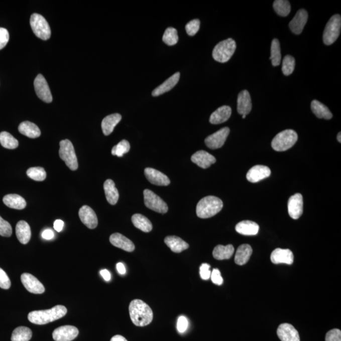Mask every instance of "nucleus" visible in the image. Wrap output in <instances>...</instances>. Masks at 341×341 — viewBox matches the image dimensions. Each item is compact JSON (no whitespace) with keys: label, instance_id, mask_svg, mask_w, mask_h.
<instances>
[{"label":"nucleus","instance_id":"nucleus-55","mask_svg":"<svg viewBox=\"0 0 341 341\" xmlns=\"http://www.w3.org/2000/svg\"><path fill=\"white\" fill-rule=\"evenodd\" d=\"M100 274L105 281L111 280V274H110V272L107 269L101 270L100 271Z\"/></svg>","mask_w":341,"mask_h":341},{"label":"nucleus","instance_id":"nucleus-23","mask_svg":"<svg viewBox=\"0 0 341 341\" xmlns=\"http://www.w3.org/2000/svg\"><path fill=\"white\" fill-rule=\"evenodd\" d=\"M237 110L240 115H247L251 111L252 104L251 97L248 90H243L238 96Z\"/></svg>","mask_w":341,"mask_h":341},{"label":"nucleus","instance_id":"nucleus-14","mask_svg":"<svg viewBox=\"0 0 341 341\" xmlns=\"http://www.w3.org/2000/svg\"><path fill=\"white\" fill-rule=\"evenodd\" d=\"M21 281L27 290L31 293L42 294L45 291L43 284L33 275L29 273L22 274Z\"/></svg>","mask_w":341,"mask_h":341},{"label":"nucleus","instance_id":"nucleus-45","mask_svg":"<svg viewBox=\"0 0 341 341\" xmlns=\"http://www.w3.org/2000/svg\"><path fill=\"white\" fill-rule=\"evenodd\" d=\"M200 26V22L198 19H194L193 21L189 22L185 26L186 33L189 36H195L199 30Z\"/></svg>","mask_w":341,"mask_h":341},{"label":"nucleus","instance_id":"nucleus-1","mask_svg":"<svg viewBox=\"0 0 341 341\" xmlns=\"http://www.w3.org/2000/svg\"><path fill=\"white\" fill-rule=\"evenodd\" d=\"M129 313L132 322L138 327L150 324L153 320V312L150 306L141 300H134L129 305Z\"/></svg>","mask_w":341,"mask_h":341},{"label":"nucleus","instance_id":"nucleus-29","mask_svg":"<svg viewBox=\"0 0 341 341\" xmlns=\"http://www.w3.org/2000/svg\"><path fill=\"white\" fill-rule=\"evenodd\" d=\"M167 246L175 253H181L189 248V245L180 237L176 236H169L164 239Z\"/></svg>","mask_w":341,"mask_h":341},{"label":"nucleus","instance_id":"nucleus-41","mask_svg":"<svg viewBox=\"0 0 341 341\" xmlns=\"http://www.w3.org/2000/svg\"><path fill=\"white\" fill-rule=\"evenodd\" d=\"M163 41L167 45H175L178 41L177 30L173 28L167 29L164 33Z\"/></svg>","mask_w":341,"mask_h":341},{"label":"nucleus","instance_id":"nucleus-10","mask_svg":"<svg viewBox=\"0 0 341 341\" xmlns=\"http://www.w3.org/2000/svg\"><path fill=\"white\" fill-rule=\"evenodd\" d=\"M34 85L36 94L39 99L47 103L52 102L53 97L50 87H49L47 81L46 80L43 75L39 74L37 76L35 80H34Z\"/></svg>","mask_w":341,"mask_h":341},{"label":"nucleus","instance_id":"nucleus-12","mask_svg":"<svg viewBox=\"0 0 341 341\" xmlns=\"http://www.w3.org/2000/svg\"><path fill=\"white\" fill-rule=\"evenodd\" d=\"M78 332L74 326L64 325L53 331V337L55 341H72L77 337Z\"/></svg>","mask_w":341,"mask_h":341},{"label":"nucleus","instance_id":"nucleus-5","mask_svg":"<svg viewBox=\"0 0 341 341\" xmlns=\"http://www.w3.org/2000/svg\"><path fill=\"white\" fill-rule=\"evenodd\" d=\"M236 48V42L232 38L220 42L213 50V58L219 63L227 62L234 55Z\"/></svg>","mask_w":341,"mask_h":341},{"label":"nucleus","instance_id":"nucleus-11","mask_svg":"<svg viewBox=\"0 0 341 341\" xmlns=\"http://www.w3.org/2000/svg\"><path fill=\"white\" fill-rule=\"evenodd\" d=\"M230 130L229 128L224 127L215 133L210 135L205 140V143L208 148L211 149H219L224 146L225 141L229 136Z\"/></svg>","mask_w":341,"mask_h":341},{"label":"nucleus","instance_id":"nucleus-15","mask_svg":"<svg viewBox=\"0 0 341 341\" xmlns=\"http://www.w3.org/2000/svg\"><path fill=\"white\" fill-rule=\"evenodd\" d=\"M308 15L307 12L304 9H301L297 12L294 18L289 24L292 33L299 35L303 30L306 23H307Z\"/></svg>","mask_w":341,"mask_h":341},{"label":"nucleus","instance_id":"nucleus-35","mask_svg":"<svg viewBox=\"0 0 341 341\" xmlns=\"http://www.w3.org/2000/svg\"><path fill=\"white\" fill-rule=\"evenodd\" d=\"M235 249L232 245H228L226 246L217 245L213 250V257L218 261L230 259L234 254Z\"/></svg>","mask_w":341,"mask_h":341},{"label":"nucleus","instance_id":"nucleus-43","mask_svg":"<svg viewBox=\"0 0 341 341\" xmlns=\"http://www.w3.org/2000/svg\"><path fill=\"white\" fill-rule=\"evenodd\" d=\"M131 149V145L126 140H123L112 149L111 154L113 156L123 157L124 154L129 153Z\"/></svg>","mask_w":341,"mask_h":341},{"label":"nucleus","instance_id":"nucleus-18","mask_svg":"<svg viewBox=\"0 0 341 341\" xmlns=\"http://www.w3.org/2000/svg\"><path fill=\"white\" fill-rule=\"evenodd\" d=\"M277 334L281 341H300L298 331L289 323H282L279 325Z\"/></svg>","mask_w":341,"mask_h":341},{"label":"nucleus","instance_id":"nucleus-17","mask_svg":"<svg viewBox=\"0 0 341 341\" xmlns=\"http://www.w3.org/2000/svg\"><path fill=\"white\" fill-rule=\"evenodd\" d=\"M271 171L268 167L256 165L252 167L247 174V180L252 183H257L269 177Z\"/></svg>","mask_w":341,"mask_h":341},{"label":"nucleus","instance_id":"nucleus-51","mask_svg":"<svg viewBox=\"0 0 341 341\" xmlns=\"http://www.w3.org/2000/svg\"><path fill=\"white\" fill-rule=\"evenodd\" d=\"M210 265L203 264L200 267V275L203 280H208L210 278L211 272L210 271Z\"/></svg>","mask_w":341,"mask_h":341},{"label":"nucleus","instance_id":"nucleus-58","mask_svg":"<svg viewBox=\"0 0 341 341\" xmlns=\"http://www.w3.org/2000/svg\"><path fill=\"white\" fill-rule=\"evenodd\" d=\"M340 137H341V133H340V132H339V133L338 134L337 137V141H338V142H339V143H340V142H341V138H340Z\"/></svg>","mask_w":341,"mask_h":341},{"label":"nucleus","instance_id":"nucleus-13","mask_svg":"<svg viewBox=\"0 0 341 341\" xmlns=\"http://www.w3.org/2000/svg\"><path fill=\"white\" fill-rule=\"evenodd\" d=\"M288 213L293 219H298L303 212V200L300 193L291 196L288 203Z\"/></svg>","mask_w":341,"mask_h":341},{"label":"nucleus","instance_id":"nucleus-20","mask_svg":"<svg viewBox=\"0 0 341 341\" xmlns=\"http://www.w3.org/2000/svg\"><path fill=\"white\" fill-rule=\"evenodd\" d=\"M271 260L274 264L291 265L293 263L294 255L290 250L277 249L272 252Z\"/></svg>","mask_w":341,"mask_h":341},{"label":"nucleus","instance_id":"nucleus-19","mask_svg":"<svg viewBox=\"0 0 341 341\" xmlns=\"http://www.w3.org/2000/svg\"><path fill=\"white\" fill-rule=\"evenodd\" d=\"M144 173L147 180L153 185L168 186L170 184L168 176L155 169L147 168L145 169Z\"/></svg>","mask_w":341,"mask_h":341},{"label":"nucleus","instance_id":"nucleus-59","mask_svg":"<svg viewBox=\"0 0 341 341\" xmlns=\"http://www.w3.org/2000/svg\"><path fill=\"white\" fill-rule=\"evenodd\" d=\"M246 117H247L246 115H242V118H243V119H245V118H246Z\"/></svg>","mask_w":341,"mask_h":341},{"label":"nucleus","instance_id":"nucleus-31","mask_svg":"<svg viewBox=\"0 0 341 341\" xmlns=\"http://www.w3.org/2000/svg\"><path fill=\"white\" fill-rule=\"evenodd\" d=\"M253 250L249 245H240L235 255V262L239 266H243L249 262L252 254Z\"/></svg>","mask_w":341,"mask_h":341},{"label":"nucleus","instance_id":"nucleus-46","mask_svg":"<svg viewBox=\"0 0 341 341\" xmlns=\"http://www.w3.org/2000/svg\"><path fill=\"white\" fill-rule=\"evenodd\" d=\"M12 234L11 224L0 216V235L4 237H10Z\"/></svg>","mask_w":341,"mask_h":341},{"label":"nucleus","instance_id":"nucleus-56","mask_svg":"<svg viewBox=\"0 0 341 341\" xmlns=\"http://www.w3.org/2000/svg\"><path fill=\"white\" fill-rule=\"evenodd\" d=\"M117 269L118 272H119L120 274L123 275L126 273V269H125L124 264L121 263V262H119V263L117 264Z\"/></svg>","mask_w":341,"mask_h":341},{"label":"nucleus","instance_id":"nucleus-26","mask_svg":"<svg viewBox=\"0 0 341 341\" xmlns=\"http://www.w3.org/2000/svg\"><path fill=\"white\" fill-rule=\"evenodd\" d=\"M180 73L179 72L175 73L173 75L169 77L165 82L162 83L159 87L156 88L153 90L152 95L153 96H159V95L163 94L164 93L169 91L173 89L174 87L177 84L179 80H180Z\"/></svg>","mask_w":341,"mask_h":341},{"label":"nucleus","instance_id":"nucleus-39","mask_svg":"<svg viewBox=\"0 0 341 341\" xmlns=\"http://www.w3.org/2000/svg\"><path fill=\"white\" fill-rule=\"evenodd\" d=\"M0 144L5 148L8 149H15L19 146L18 141L7 132L0 133Z\"/></svg>","mask_w":341,"mask_h":341},{"label":"nucleus","instance_id":"nucleus-28","mask_svg":"<svg viewBox=\"0 0 341 341\" xmlns=\"http://www.w3.org/2000/svg\"><path fill=\"white\" fill-rule=\"evenodd\" d=\"M122 116L119 113L109 115L103 119L101 127L103 134L109 136L113 132L115 127L121 121Z\"/></svg>","mask_w":341,"mask_h":341},{"label":"nucleus","instance_id":"nucleus-50","mask_svg":"<svg viewBox=\"0 0 341 341\" xmlns=\"http://www.w3.org/2000/svg\"><path fill=\"white\" fill-rule=\"evenodd\" d=\"M210 278L213 283L216 284V285L218 286L222 285L223 283V279L221 275H220L219 269H213L212 272H211Z\"/></svg>","mask_w":341,"mask_h":341},{"label":"nucleus","instance_id":"nucleus-16","mask_svg":"<svg viewBox=\"0 0 341 341\" xmlns=\"http://www.w3.org/2000/svg\"><path fill=\"white\" fill-rule=\"evenodd\" d=\"M81 221L89 229H95L98 224L96 214L91 207L83 205L78 212Z\"/></svg>","mask_w":341,"mask_h":341},{"label":"nucleus","instance_id":"nucleus-25","mask_svg":"<svg viewBox=\"0 0 341 341\" xmlns=\"http://www.w3.org/2000/svg\"><path fill=\"white\" fill-rule=\"evenodd\" d=\"M237 232L245 236H254L258 234L259 225L251 220H243L235 227Z\"/></svg>","mask_w":341,"mask_h":341},{"label":"nucleus","instance_id":"nucleus-37","mask_svg":"<svg viewBox=\"0 0 341 341\" xmlns=\"http://www.w3.org/2000/svg\"><path fill=\"white\" fill-rule=\"evenodd\" d=\"M33 336L30 328L26 327H19L13 331L12 334V341H29Z\"/></svg>","mask_w":341,"mask_h":341},{"label":"nucleus","instance_id":"nucleus-7","mask_svg":"<svg viewBox=\"0 0 341 341\" xmlns=\"http://www.w3.org/2000/svg\"><path fill=\"white\" fill-rule=\"evenodd\" d=\"M60 146L59 154L60 158L71 170H77L78 166L77 158L72 142L68 139L63 140L60 142Z\"/></svg>","mask_w":341,"mask_h":341},{"label":"nucleus","instance_id":"nucleus-54","mask_svg":"<svg viewBox=\"0 0 341 341\" xmlns=\"http://www.w3.org/2000/svg\"><path fill=\"white\" fill-rule=\"evenodd\" d=\"M64 222L60 219L56 220L54 222V228L58 232H61L63 229Z\"/></svg>","mask_w":341,"mask_h":341},{"label":"nucleus","instance_id":"nucleus-6","mask_svg":"<svg viewBox=\"0 0 341 341\" xmlns=\"http://www.w3.org/2000/svg\"><path fill=\"white\" fill-rule=\"evenodd\" d=\"M341 28V17L336 14L331 17L323 31V41L325 45H332L340 35Z\"/></svg>","mask_w":341,"mask_h":341},{"label":"nucleus","instance_id":"nucleus-57","mask_svg":"<svg viewBox=\"0 0 341 341\" xmlns=\"http://www.w3.org/2000/svg\"><path fill=\"white\" fill-rule=\"evenodd\" d=\"M110 341H128L126 338H125L124 336L120 335H117L113 336L111 338V340Z\"/></svg>","mask_w":341,"mask_h":341},{"label":"nucleus","instance_id":"nucleus-44","mask_svg":"<svg viewBox=\"0 0 341 341\" xmlns=\"http://www.w3.org/2000/svg\"><path fill=\"white\" fill-rule=\"evenodd\" d=\"M295 67V60L290 55H287L284 57L283 61V74L286 76L290 75L293 73Z\"/></svg>","mask_w":341,"mask_h":341},{"label":"nucleus","instance_id":"nucleus-3","mask_svg":"<svg viewBox=\"0 0 341 341\" xmlns=\"http://www.w3.org/2000/svg\"><path fill=\"white\" fill-rule=\"evenodd\" d=\"M223 202L219 198L207 196L197 203L196 212L198 217L207 219L214 216L222 210Z\"/></svg>","mask_w":341,"mask_h":341},{"label":"nucleus","instance_id":"nucleus-8","mask_svg":"<svg viewBox=\"0 0 341 341\" xmlns=\"http://www.w3.org/2000/svg\"><path fill=\"white\" fill-rule=\"evenodd\" d=\"M30 24L32 30L38 38L45 41L50 38V27L45 17L40 14H34L31 17Z\"/></svg>","mask_w":341,"mask_h":341},{"label":"nucleus","instance_id":"nucleus-32","mask_svg":"<svg viewBox=\"0 0 341 341\" xmlns=\"http://www.w3.org/2000/svg\"><path fill=\"white\" fill-rule=\"evenodd\" d=\"M104 190L107 202L111 205L116 204L119 200V193L115 186L114 181L110 179L105 181L104 183Z\"/></svg>","mask_w":341,"mask_h":341},{"label":"nucleus","instance_id":"nucleus-40","mask_svg":"<svg viewBox=\"0 0 341 341\" xmlns=\"http://www.w3.org/2000/svg\"><path fill=\"white\" fill-rule=\"evenodd\" d=\"M273 8L277 14L281 17L288 16L291 12V5L286 0H276L273 4Z\"/></svg>","mask_w":341,"mask_h":341},{"label":"nucleus","instance_id":"nucleus-36","mask_svg":"<svg viewBox=\"0 0 341 341\" xmlns=\"http://www.w3.org/2000/svg\"><path fill=\"white\" fill-rule=\"evenodd\" d=\"M132 221L134 226L143 232L149 233L153 230V224L148 218L144 215L136 214L132 217Z\"/></svg>","mask_w":341,"mask_h":341},{"label":"nucleus","instance_id":"nucleus-24","mask_svg":"<svg viewBox=\"0 0 341 341\" xmlns=\"http://www.w3.org/2000/svg\"><path fill=\"white\" fill-rule=\"evenodd\" d=\"M232 108L228 105H223L210 115L209 122L211 124H222L229 120L232 115Z\"/></svg>","mask_w":341,"mask_h":341},{"label":"nucleus","instance_id":"nucleus-48","mask_svg":"<svg viewBox=\"0 0 341 341\" xmlns=\"http://www.w3.org/2000/svg\"><path fill=\"white\" fill-rule=\"evenodd\" d=\"M325 341H341V331L337 328L328 331L325 336Z\"/></svg>","mask_w":341,"mask_h":341},{"label":"nucleus","instance_id":"nucleus-2","mask_svg":"<svg viewBox=\"0 0 341 341\" xmlns=\"http://www.w3.org/2000/svg\"><path fill=\"white\" fill-rule=\"evenodd\" d=\"M67 313L65 306L56 305L48 310L31 311L28 315V319L34 324L45 325L63 317Z\"/></svg>","mask_w":341,"mask_h":341},{"label":"nucleus","instance_id":"nucleus-52","mask_svg":"<svg viewBox=\"0 0 341 341\" xmlns=\"http://www.w3.org/2000/svg\"><path fill=\"white\" fill-rule=\"evenodd\" d=\"M188 322L185 316H181L179 317L177 323V329L179 332H185L187 329Z\"/></svg>","mask_w":341,"mask_h":341},{"label":"nucleus","instance_id":"nucleus-4","mask_svg":"<svg viewBox=\"0 0 341 341\" xmlns=\"http://www.w3.org/2000/svg\"><path fill=\"white\" fill-rule=\"evenodd\" d=\"M298 141V134L293 130H286L276 135L272 141L274 150L283 152L288 150Z\"/></svg>","mask_w":341,"mask_h":341},{"label":"nucleus","instance_id":"nucleus-49","mask_svg":"<svg viewBox=\"0 0 341 341\" xmlns=\"http://www.w3.org/2000/svg\"><path fill=\"white\" fill-rule=\"evenodd\" d=\"M9 41V31L6 29L0 28V50L6 47Z\"/></svg>","mask_w":341,"mask_h":341},{"label":"nucleus","instance_id":"nucleus-42","mask_svg":"<svg viewBox=\"0 0 341 341\" xmlns=\"http://www.w3.org/2000/svg\"><path fill=\"white\" fill-rule=\"evenodd\" d=\"M27 175L32 180L37 181H44L46 178L45 169L41 167H34V168L28 169L27 171Z\"/></svg>","mask_w":341,"mask_h":341},{"label":"nucleus","instance_id":"nucleus-38","mask_svg":"<svg viewBox=\"0 0 341 341\" xmlns=\"http://www.w3.org/2000/svg\"><path fill=\"white\" fill-rule=\"evenodd\" d=\"M271 53V56L270 59L272 61V65L274 67H277V66L280 65L281 61V46L278 39H274L272 41Z\"/></svg>","mask_w":341,"mask_h":341},{"label":"nucleus","instance_id":"nucleus-22","mask_svg":"<svg viewBox=\"0 0 341 341\" xmlns=\"http://www.w3.org/2000/svg\"><path fill=\"white\" fill-rule=\"evenodd\" d=\"M109 241L113 246L128 252H133L135 250L134 243L120 233H114L109 238Z\"/></svg>","mask_w":341,"mask_h":341},{"label":"nucleus","instance_id":"nucleus-53","mask_svg":"<svg viewBox=\"0 0 341 341\" xmlns=\"http://www.w3.org/2000/svg\"><path fill=\"white\" fill-rule=\"evenodd\" d=\"M54 236H55V234H54L53 231L50 229L46 230L42 233V237L45 240H52Z\"/></svg>","mask_w":341,"mask_h":341},{"label":"nucleus","instance_id":"nucleus-47","mask_svg":"<svg viewBox=\"0 0 341 341\" xmlns=\"http://www.w3.org/2000/svg\"><path fill=\"white\" fill-rule=\"evenodd\" d=\"M11 286V279L3 269L0 268V288L9 289Z\"/></svg>","mask_w":341,"mask_h":341},{"label":"nucleus","instance_id":"nucleus-9","mask_svg":"<svg viewBox=\"0 0 341 341\" xmlns=\"http://www.w3.org/2000/svg\"><path fill=\"white\" fill-rule=\"evenodd\" d=\"M144 197L145 205L147 208L161 214H166L168 212L166 203L153 191L146 189L144 191Z\"/></svg>","mask_w":341,"mask_h":341},{"label":"nucleus","instance_id":"nucleus-33","mask_svg":"<svg viewBox=\"0 0 341 341\" xmlns=\"http://www.w3.org/2000/svg\"><path fill=\"white\" fill-rule=\"evenodd\" d=\"M311 111L318 119L330 120L332 118V112L325 105L317 100H313L311 103Z\"/></svg>","mask_w":341,"mask_h":341},{"label":"nucleus","instance_id":"nucleus-27","mask_svg":"<svg viewBox=\"0 0 341 341\" xmlns=\"http://www.w3.org/2000/svg\"><path fill=\"white\" fill-rule=\"evenodd\" d=\"M16 235L17 239L22 244H28L31 238V230L28 222L24 220H21L17 223Z\"/></svg>","mask_w":341,"mask_h":341},{"label":"nucleus","instance_id":"nucleus-30","mask_svg":"<svg viewBox=\"0 0 341 341\" xmlns=\"http://www.w3.org/2000/svg\"><path fill=\"white\" fill-rule=\"evenodd\" d=\"M20 133L31 139H36L41 136V131L36 125L26 121L21 123L19 127Z\"/></svg>","mask_w":341,"mask_h":341},{"label":"nucleus","instance_id":"nucleus-21","mask_svg":"<svg viewBox=\"0 0 341 341\" xmlns=\"http://www.w3.org/2000/svg\"><path fill=\"white\" fill-rule=\"evenodd\" d=\"M193 163L203 169H207L216 162L214 156L204 151H199L195 153L191 158Z\"/></svg>","mask_w":341,"mask_h":341},{"label":"nucleus","instance_id":"nucleus-34","mask_svg":"<svg viewBox=\"0 0 341 341\" xmlns=\"http://www.w3.org/2000/svg\"><path fill=\"white\" fill-rule=\"evenodd\" d=\"M4 203L7 207L14 209L22 210L26 207L25 199L17 194H9L4 197Z\"/></svg>","mask_w":341,"mask_h":341}]
</instances>
